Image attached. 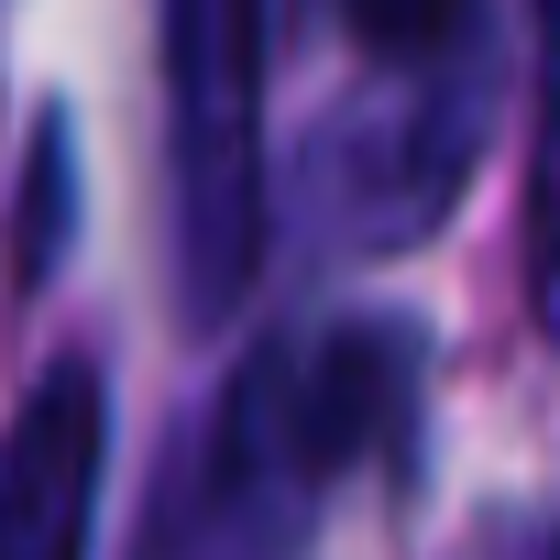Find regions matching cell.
<instances>
[{
  "instance_id": "6da1fadb",
  "label": "cell",
  "mask_w": 560,
  "mask_h": 560,
  "mask_svg": "<svg viewBox=\"0 0 560 560\" xmlns=\"http://www.w3.org/2000/svg\"><path fill=\"white\" fill-rule=\"evenodd\" d=\"M176 308L209 330L264 264V0H154Z\"/></svg>"
},
{
  "instance_id": "7a4b0ae2",
  "label": "cell",
  "mask_w": 560,
  "mask_h": 560,
  "mask_svg": "<svg viewBox=\"0 0 560 560\" xmlns=\"http://www.w3.org/2000/svg\"><path fill=\"white\" fill-rule=\"evenodd\" d=\"M483 100H494V78H374L363 100H341L308 132V165H298L308 231L330 253L418 242L483 154Z\"/></svg>"
},
{
  "instance_id": "3957f363",
  "label": "cell",
  "mask_w": 560,
  "mask_h": 560,
  "mask_svg": "<svg viewBox=\"0 0 560 560\" xmlns=\"http://www.w3.org/2000/svg\"><path fill=\"white\" fill-rule=\"evenodd\" d=\"M100 472H110L100 363H56L0 429V560H89Z\"/></svg>"
},
{
  "instance_id": "277c9868",
  "label": "cell",
  "mask_w": 560,
  "mask_h": 560,
  "mask_svg": "<svg viewBox=\"0 0 560 560\" xmlns=\"http://www.w3.org/2000/svg\"><path fill=\"white\" fill-rule=\"evenodd\" d=\"M374 78H494L483 0H330Z\"/></svg>"
},
{
  "instance_id": "5b68a950",
  "label": "cell",
  "mask_w": 560,
  "mask_h": 560,
  "mask_svg": "<svg viewBox=\"0 0 560 560\" xmlns=\"http://www.w3.org/2000/svg\"><path fill=\"white\" fill-rule=\"evenodd\" d=\"M527 298L560 341V0H538V165H527Z\"/></svg>"
},
{
  "instance_id": "8992f818",
  "label": "cell",
  "mask_w": 560,
  "mask_h": 560,
  "mask_svg": "<svg viewBox=\"0 0 560 560\" xmlns=\"http://www.w3.org/2000/svg\"><path fill=\"white\" fill-rule=\"evenodd\" d=\"M462 560H560V516H494L462 538Z\"/></svg>"
}]
</instances>
